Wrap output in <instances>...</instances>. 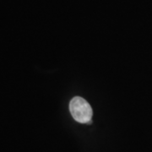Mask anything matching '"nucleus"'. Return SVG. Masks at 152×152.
I'll use <instances>...</instances> for the list:
<instances>
[{
	"mask_svg": "<svg viewBox=\"0 0 152 152\" xmlns=\"http://www.w3.org/2000/svg\"><path fill=\"white\" fill-rule=\"evenodd\" d=\"M69 110L74 119L81 124H91L92 109L85 99L74 97L69 103Z\"/></svg>",
	"mask_w": 152,
	"mask_h": 152,
	"instance_id": "nucleus-1",
	"label": "nucleus"
}]
</instances>
